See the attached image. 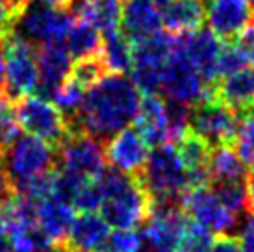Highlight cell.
Wrapping results in <instances>:
<instances>
[{
	"instance_id": "obj_21",
	"label": "cell",
	"mask_w": 254,
	"mask_h": 252,
	"mask_svg": "<svg viewBox=\"0 0 254 252\" xmlns=\"http://www.w3.org/2000/svg\"><path fill=\"white\" fill-rule=\"evenodd\" d=\"M37 224L43 234L52 241L54 247H64L67 234L76 219V210L71 202L49 196L41 202H36Z\"/></svg>"
},
{
	"instance_id": "obj_15",
	"label": "cell",
	"mask_w": 254,
	"mask_h": 252,
	"mask_svg": "<svg viewBox=\"0 0 254 252\" xmlns=\"http://www.w3.org/2000/svg\"><path fill=\"white\" fill-rule=\"evenodd\" d=\"M106 161L112 169L128 176H139L148 160L150 147L135 128H125L108 139Z\"/></svg>"
},
{
	"instance_id": "obj_42",
	"label": "cell",
	"mask_w": 254,
	"mask_h": 252,
	"mask_svg": "<svg viewBox=\"0 0 254 252\" xmlns=\"http://www.w3.org/2000/svg\"><path fill=\"white\" fill-rule=\"evenodd\" d=\"M245 193H247V206L254 213V173L247 175L245 178Z\"/></svg>"
},
{
	"instance_id": "obj_31",
	"label": "cell",
	"mask_w": 254,
	"mask_h": 252,
	"mask_svg": "<svg viewBox=\"0 0 254 252\" xmlns=\"http://www.w3.org/2000/svg\"><path fill=\"white\" fill-rule=\"evenodd\" d=\"M213 243V234L202 228L200 224L188 219V224L184 228V234L178 243V252H208Z\"/></svg>"
},
{
	"instance_id": "obj_32",
	"label": "cell",
	"mask_w": 254,
	"mask_h": 252,
	"mask_svg": "<svg viewBox=\"0 0 254 252\" xmlns=\"http://www.w3.org/2000/svg\"><path fill=\"white\" fill-rule=\"evenodd\" d=\"M215 195L219 200L225 204L234 215L240 217L243 211L247 210V193L243 182H230V184H215Z\"/></svg>"
},
{
	"instance_id": "obj_41",
	"label": "cell",
	"mask_w": 254,
	"mask_h": 252,
	"mask_svg": "<svg viewBox=\"0 0 254 252\" xmlns=\"http://www.w3.org/2000/svg\"><path fill=\"white\" fill-rule=\"evenodd\" d=\"M30 4H43V6L58 7V9H71L74 0H26Z\"/></svg>"
},
{
	"instance_id": "obj_17",
	"label": "cell",
	"mask_w": 254,
	"mask_h": 252,
	"mask_svg": "<svg viewBox=\"0 0 254 252\" xmlns=\"http://www.w3.org/2000/svg\"><path fill=\"white\" fill-rule=\"evenodd\" d=\"M135 130L141 133L150 148L171 145L169 104L160 95H145L135 115Z\"/></svg>"
},
{
	"instance_id": "obj_46",
	"label": "cell",
	"mask_w": 254,
	"mask_h": 252,
	"mask_svg": "<svg viewBox=\"0 0 254 252\" xmlns=\"http://www.w3.org/2000/svg\"><path fill=\"white\" fill-rule=\"evenodd\" d=\"M251 4H253V7H254V0H251Z\"/></svg>"
},
{
	"instance_id": "obj_29",
	"label": "cell",
	"mask_w": 254,
	"mask_h": 252,
	"mask_svg": "<svg viewBox=\"0 0 254 252\" xmlns=\"http://www.w3.org/2000/svg\"><path fill=\"white\" fill-rule=\"evenodd\" d=\"M21 137V126L15 115L13 100L6 93H0V150H7Z\"/></svg>"
},
{
	"instance_id": "obj_37",
	"label": "cell",
	"mask_w": 254,
	"mask_h": 252,
	"mask_svg": "<svg viewBox=\"0 0 254 252\" xmlns=\"http://www.w3.org/2000/svg\"><path fill=\"white\" fill-rule=\"evenodd\" d=\"M236 45L241 50V54L245 56L249 65H254V21L236 37Z\"/></svg>"
},
{
	"instance_id": "obj_33",
	"label": "cell",
	"mask_w": 254,
	"mask_h": 252,
	"mask_svg": "<svg viewBox=\"0 0 254 252\" xmlns=\"http://www.w3.org/2000/svg\"><path fill=\"white\" fill-rule=\"evenodd\" d=\"M104 74H108V72H106V69H104V65H102L99 56L78 60V62L72 65V70H71V76L74 78L82 87H85V89H89L91 85L97 84Z\"/></svg>"
},
{
	"instance_id": "obj_18",
	"label": "cell",
	"mask_w": 254,
	"mask_h": 252,
	"mask_svg": "<svg viewBox=\"0 0 254 252\" xmlns=\"http://www.w3.org/2000/svg\"><path fill=\"white\" fill-rule=\"evenodd\" d=\"M37 67H39V97L49 98L58 85L71 76L72 58L65 43H47L37 49Z\"/></svg>"
},
{
	"instance_id": "obj_28",
	"label": "cell",
	"mask_w": 254,
	"mask_h": 252,
	"mask_svg": "<svg viewBox=\"0 0 254 252\" xmlns=\"http://www.w3.org/2000/svg\"><path fill=\"white\" fill-rule=\"evenodd\" d=\"M85 91H87L85 87H82L74 78L69 76L64 84L58 85L56 89L52 91V95H50V102L64 113L65 119L69 121L71 132H74V123H76L78 113H80L82 104H84Z\"/></svg>"
},
{
	"instance_id": "obj_8",
	"label": "cell",
	"mask_w": 254,
	"mask_h": 252,
	"mask_svg": "<svg viewBox=\"0 0 254 252\" xmlns=\"http://www.w3.org/2000/svg\"><path fill=\"white\" fill-rule=\"evenodd\" d=\"M56 167L80 180H97L106 171V150L102 141L85 132H71L58 147Z\"/></svg>"
},
{
	"instance_id": "obj_14",
	"label": "cell",
	"mask_w": 254,
	"mask_h": 252,
	"mask_svg": "<svg viewBox=\"0 0 254 252\" xmlns=\"http://www.w3.org/2000/svg\"><path fill=\"white\" fill-rule=\"evenodd\" d=\"M188 219L190 217L184 213L180 204L154 206L143 230V241L147 243L150 251H177Z\"/></svg>"
},
{
	"instance_id": "obj_26",
	"label": "cell",
	"mask_w": 254,
	"mask_h": 252,
	"mask_svg": "<svg viewBox=\"0 0 254 252\" xmlns=\"http://www.w3.org/2000/svg\"><path fill=\"white\" fill-rule=\"evenodd\" d=\"M99 58L108 74H127L132 69L134 58L132 41L123 32L102 35V49Z\"/></svg>"
},
{
	"instance_id": "obj_49",
	"label": "cell",
	"mask_w": 254,
	"mask_h": 252,
	"mask_svg": "<svg viewBox=\"0 0 254 252\" xmlns=\"http://www.w3.org/2000/svg\"><path fill=\"white\" fill-rule=\"evenodd\" d=\"M154 252H156V251H154ZM171 252H178V251H171Z\"/></svg>"
},
{
	"instance_id": "obj_23",
	"label": "cell",
	"mask_w": 254,
	"mask_h": 252,
	"mask_svg": "<svg viewBox=\"0 0 254 252\" xmlns=\"http://www.w3.org/2000/svg\"><path fill=\"white\" fill-rule=\"evenodd\" d=\"M204 19V0H173L171 4L163 7L162 26L171 35H182L200 30Z\"/></svg>"
},
{
	"instance_id": "obj_12",
	"label": "cell",
	"mask_w": 254,
	"mask_h": 252,
	"mask_svg": "<svg viewBox=\"0 0 254 252\" xmlns=\"http://www.w3.org/2000/svg\"><path fill=\"white\" fill-rule=\"evenodd\" d=\"M228 106L215 97L208 98L190 110V132L198 135L210 147L234 143L240 119Z\"/></svg>"
},
{
	"instance_id": "obj_19",
	"label": "cell",
	"mask_w": 254,
	"mask_h": 252,
	"mask_svg": "<svg viewBox=\"0 0 254 252\" xmlns=\"http://www.w3.org/2000/svg\"><path fill=\"white\" fill-rule=\"evenodd\" d=\"M213 97L228 106L234 113L247 115L254 110V65H245L213 87Z\"/></svg>"
},
{
	"instance_id": "obj_35",
	"label": "cell",
	"mask_w": 254,
	"mask_h": 252,
	"mask_svg": "<svg viewBox=\"0 0 254 252\" xmlns=\"http://www.w3.org/2000/svg\"><path fill=\"white\" fill-rule=\"evenodd\" d=\"M245 65H249V63L245 60V56L241 54V50L238 49V45L236 43H223V49H221L217 63L219 80L228 76V74H232L236 70H240Z\"/></svg>"
},
{
	"instance_id": "obj_39",
	"label": "cell",
	"mask_w": 254,
	"mask_h": 252,
	"mask_svg": "<svg viewBox=\"0 0 254 252\" xmlns=\"http://www.w3.org/2000/svg\"><path fill=\"white\" fill-rule=\"evenodd\" d=\"M208 252H241L238 238L234 236H217L213 238V243L210 245Z\"/></svg>"
},
{
	"instance_id": "obj_27",
	"label": "cell",
	"mask_w": 254,
	"mask_h": 252,
	"mask_svg": "<svg viewBox=\"0 0 254 252\" xmlns=\"http://www.w3.org/2000/svg\"><path fill=\"white\" fill-rule=\"evenodd\" d=\"M64 43L72 60L78 62V60H85V58L99 56L100 49H102V34L91 22L76 19L72 22Z\"/></svg>"
},
{
	"instance_id": "obj_9",
	"label": "cell",
	"mask_w": 254,
	"mask_h": 252,
	"mask_svg": "<svg viewBox=\"0 0 254 252\" xmlns=\"http://www.w3.org/2000/svg\"><path fill=\"white\" fill-rule=\"evenodd\" d=\"M160 91L169 102L193 108L213 97V85L208 84L177 49H173V54L163 69Z\"/></svg>"
},
{
	"instance_id": "obj_10",
	"label": "cell",
	"mask_w": 254,
	"mask_h": 252,
	"mask_svg": "<svg viewBox=\"0 0 254 252\" xmlns=\"http://www.w3.org/2000/svg\"><path fill=\"white\" fill-rule=\"evenodd\" d=\"M72 22L74 19L67 9L26 2L15 19L13 30L32 45L41 47L47 43H64Z\"/></svg>"
},
{
	"instance_id": "obj_16",
	"label": "cell",
	"mask_w": 254,
	"mask_h": 252,
	"mask_svg": "<svg viewBox=\"0 0 254 252\" xmlns=\"http://www.w3.org/2000/svg\"><path fill=\"white\" fill-rule=\"evenodd\" d=\"M208 26L219 39H236L254 21L251 0H208Z\"/></svg>"
},
{
	"instance_id": "obj_4",
	"label": "cell",
	"mask_w": 254,
	"mask_h": 252,
	"mask_svg": "<svg viewBox=\"0 0 254 252\" xmlns=\"http://www.w3.org/2000/svg\"><path fill=\"white\" fill-rule=\"evenodd\" d=\"M58 150L34 135H21L6 150L4 175L13 191H21L32 180L56 169Z\"/></svg>"
},
{
	"instance_id": "obj_40",
	"label": "cell",
	"mask_w": 254,
	"mask_h": 252,
	"mask_svg": "<svg viewBox=\"0 0 254 252\" xmlns=\"http://www.w3.org/2000/svg\"><path fill=\"white\" fill-rule=\"evenodd\" d=\"M9 193H13V189L9 188L6 175H4V150H0V200L6 198Z\"/></svg>"
},
{
	"instance_id": "obj_3",
	"label": "cell",
	"mask_w": 254,
	"mask_h": 252,
	"mask_svg": "<svg viewBox=\"0 0 254 252\" xmlns=\"http://www.w3.org/2000/svg\"><path fill=\"white\" fill-rule=\"evenodd\" d=\"M137 178L152 198V208L180 204V196L191 189L190 173L184 167L177 147L169 143L150 148L147 163Z\"/></svg>"
},
{
	"instance_id": "obj_48",
	"label": "cell",
	"mask_w": 254,
	"mask_h": 252,
	"mask_svg": "<svg viewBox=\"0 0 254 252\" xmlns=\"http://www.w3.org/2000/svg\"><path fill=\"white\" fill-rule=\"evenodd\" d=\"M141 252H143V251H141ZM147 252H154V251H150V249H148V251H147Z\"/></svg>"
},
{
	"instance_id": "obj_24",
	"label": "cell",
	"mask_w": 254,
	"mask_h": 252,
	"mask_svg": "<svg viewBox=\"0 0 254 252\" xmlns=\"http://www.w3.org/2000/svg\"><path fill=\"white\" fill-rule=\"evenodd\" d=\"M71 9L76 19L91 22L102 35L119 32L123 6L119 0H74Z\"/></svg>"
},
{
	"instance_id": "obj_30",
	"label": "cell",
	"mask_w": 254,
	"mask_h": 252,
	"mask_svg": "<svg viewBox=\"0 0 254 252\" xmlns=\"http://www.w3.org/2000/svg\"><path fill=\"white\" fill-rule=\"evenodd\" d=\"M236 152L245 167H254V113L243 115L234 137Z\"/></svg>"
},
{
	"instance_id": "obj_45",
	"label": "cell",
	"mask_w": 254,
	"mask_h": 252,
	"mask_svg": "<svg viewBox=\"0 0 254 252\" xmlns=\"http://www.w3.org/2000/svg\"><path fill=\"white\" fill-rule=\"evenodd\" d=\"M152 2H154V4H156L158 7H165L167 4H171L173 0H152Z\"/></svg>"
},
{
	"instance_id": "obj_47",
	"label": "cell",
	"mask_w": 254,
	"mask_h": 252,
	"mask_svg": "<svg viewBox=\"0 0 254 252\" xmlns=\"http://www.w3.org/2000/svg\"><path fill=\"white\" fill-rule=\"evenodd\" d=\"M119 2H128V0H119Z\"/></svg>"
},
{
	"instance_id": "obj_38",
	"label": "cell",
	"mask_w": 254,
	"mask_h": 252,
	"mask_svg": "<svg viewBox=\"0 0 254 252\" xmlns=\"http://www.w3.org/2000/svg\"><path fill=\"white\" fill-rule=\"evenodd\" d=\"M19 11L11 7L9 4L0 0V37H4L15 28V19H17Z\"/></svg>"
},
{
	"instance_id": "obj_34",
	"label": "cell",
	"mask_w": 254,
	"mask_h": 252,
	"mask_svg": "<svg viewBox=\"0 0 254 252\" xmlns=\"http://www.w3.org/2000/svg\"><path fill=\"white\" fill-rule=\"evenodd\" d=\"M143 238L135 230H117L110 234L108 241L99 252H141Z\"/></svg>"
},
{
	"instance_id": "obj_20",
	"label": "cell",
	"mask_w": 254,
	"mask_h": 252,
	"mask_svg": "<svg viewBox=\"0 0 254 252\" xmlns=\"http://www.w3.org/2000/svg\"><path fill=\"white\" fill-rule=\"evenodd\" d=\"M112 234V226L97 211L82 213L74 219L64 249L67 252H99Z\"/></svg>"
},
{
	"instance_id": "obj_25",
	"label": "cell",
	"mask_w": 254,
	"mask_h": 252,
	"mask_svg": "<svg viewBox=\"0 0 254 252\" xmlns=\"http://www.w3.org/2000/svg\"><path fill=\"white\" fill-rule=\"evenodd\" d=\"M208 175L213 184L243 182L247 178V167L230 145L213 147L208 160Z\"/></svg>"
},
{
	"instance_id": "obj_7",
	"label": "cell",
	"mask_w": 254,
	"mask_h": 252,
	"mask_svg": "<svg viewBox=\"0 0 254 252\" xmlns=\"http://www.w3.org/2000/svg\"><path fill=\"white\" fill-rule=\"evenodd\" d=\"M15 115L24 132L37 139L47 141L52 147H60L71 133V125L64 113L39 95H28L15 102Z\"/></svg>"
},
{
	"instance_id": "obj_11",
	"label": "cell",
	"mask_w": 254,
	"mask_h": 252,
	"mask_svg": "<svg viewBox=\"0 0 254 252\" xmlns=\"http://www.w3.org/2000/svg\"><path fill=\"white\" fill-rule=\"evenodd\" d=\"M180 208L193 223L200 224L202 228L217 236H230L238 228V215H234L219 200L215 191L208 188V184L188 189L180 196Z\"/></svg>"
},
{
	"instance_id": "obj_36",
	"label": "cell",
	"mask_w": 254,
	"mask_h": 252,
	"mask_svg": "<svg viewBox=\"0 0 254 252\" xmlns=\"http://www.w3.org/2000/svg\"><path fill=\"white\" fill-rule=\"evenodd\" d=\"M241 252H254V213L249 211L245 219L241 221L240 236H238Z\"/></svg>"
},
{
	"instance_id": "obj_5",
	"label": "cell",
	"mask_w": 254,
	"mask_h": 252,
	"mask_svg": "<svg viewBox=\"0 0 254 252\" xmlns=\"http://www.w3.org/2000/svg\"><path fill=\"white\" fill-rule=\"evenodd\" d=\"M6 58V87L4 93L17 102L19 98L36 95L39 87L37 50L15 30L2 37Z\"/></svg>"
},
{
	"instance_id": "obj_44",
	"label": "cell",
	"mask_w": 254,
	"mask_h": 252,
	"mask_svg": "<svg viewBox=\"0 0 254 252\" xmlns=\"http://www.w3.org/2000/svg\"><path fill=\"white\" fill-rule=\"evenodd\" d=\"M2 2H6V4H9V6L15 7L17 11H21L22 7L26 6V0H2Z\"/></svg>"
},
{
	"instance_id": "obj_2",
	"label": "cell",
	"mask_w": 254,
	"mask_h": 252,
	"mask_svg": "<svg viewBox=\"0 0 254 252\" xmlns=\"http://www.w3.org/2000/svg\"><path fill=\"white\" fill-rule=\"evenodd\" d=\"M97 184L102 195L100 211L110 226L117 230H135L147 223L152 211V198L137 176L106 169L97 178Z\"/></svg>"
},
{
	"instance_id": "obj_22",
	"label": "cell",
	"mask_w": 254,
	"mask_h": 252,
	"mask_svg": "<svg viewBox=\"0 0 254 252\" xmlns=\"http://www.w3.org/2000/svg\"><path fill=\"white\" fill-rule=\"evenodd\" d=\"M123 34L132 43L162 32V13L152 0H128L121 19Z\"/></svg>"
},
{
	"instance_id": "obj_6",
	"label": "cell",
	"mask_w": 254,
	"mask_h": 252,
	"mask_svg": "<svg viewBox=\"0 0 254 252\" xmlns=\"http://www.w3.org/2000/svg\"><path fill=\"white\" fill-rule=\"evenodd\" d=\"M175 49V35L169 32H158L147 39L132 43L134 58H132V82L139 93L158 95L162 89V76L165 63Z\"/></svg>"
},
{
	"instance_id": "obj_43",
	"label": "cell",
	"mask_w": 254,
	"mask_h": 252,
	"mask_svg": "<svg viewBox=\"0 0 254 252\" xmlns=\"http://www.w3.org/2000/svg\"><path fill=\"white\" fill-rule=\"evenodd\" d=\"M6 87V58H4V45L0 37V93Z\"/></svg>"
},
{
	"instance_id": "obj_13",
	"label": "cell",
	"mask_w": 254,
	"mask_h": 252,
	"mask_svg": "<svg viewBox=\"0 0 254 252\" xmlns=\"http://www.w3.org/2000/svg\"><path fill=\"white\" fill-rule=\"evenodd\" d=\"M175 49L198 70L210 85L219 82L217 63L223 43L210 28H200L190 34L175 35Z\"/></svg>"
},
{
	"instance_id": "obj_1",
	"label": "cell",
	"mask_w": 254,
	"mask_h": 252,
	"mask_svg": "<svg viewBox=\"0 0 254 252\" xmlns=\"http://www.w3.org/2000/svg\"><path fill=\"white\" fill-rule=\"evenodd\" d=\"M141 93L127 74H104L84 97L74 132H85L104 141L135 121Z\"/></svg>"
}]
</instances>
